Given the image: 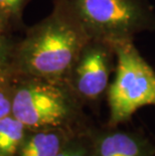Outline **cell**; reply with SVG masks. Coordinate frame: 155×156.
Returning <instances> with one entry per match:
<instances>
[{"label": "cell", "mask_w": 155, "mask_h": 156, "mask_svg": "<svg viewBox=\"0 0 155 156\" xmlns=\"http://www.w3.org/2000/svg\"><path fill=\"white\" fill-rule=\"evenodd\" d=\"M89 35L62 0H54L51 12L26 28L12 51L13 76L67 82Z\"/></svg>", "instance_id": "obj_1"}, {"label": "cell", "mask_w": 155, "mask_h": 156, "mask_svg": "<svg viewBox=\"0 0 155 156\" xmlns=\"http://www.w3.org/2000/svg\"><path fill=\"white\" fill-rule=\"evenodd\" d=\"M81 106L80 99L65 81L27 76L13 78L12 115L29 130L72 129L81 118Z\"/></svg>", "instance_id": "obj_2"}, {"label": "cell", "mask_w": 155, "mask_h": 156, "mask_svg": "<svg viewBox=\"0 0 155 156\" xmlns=\"http://www.w3.org/2000/svg\"><path fill=\"white\" fill-rule=\"evenodd\" d=\"M90 38L114 44L155 29L147 0H62Z\"/></svg>", "instance_id": "obj_3"}, {"label": "cell", "mask_w": 155, "mask_h": 156, "mask_svg": "<svg viewBox=\"0 0 155 156\" xmlns=\"http://www.w3.org/2000/svg\"><path fill=\"white\" fill-rule=\"evenodd\" d=\"M116 66L107 92L111 127L128 121L138 109L155 106V71L133 41L114 44Z\"/></svg>", "instance_id": "obj_4"}, {"label": "cell", "mask_w": 155, "mask_h": 156, "mask_svg": "<svg viewBox=\"0 0 155 156\" xmlns=\"http://www.w3.org/2000/svg\"><path fill=\"white\" fill-rule=\"evenodd\" d=\"M115 66L114 45L90 38L72 66L67 83L82 103L98 101L107 94Z\"/></svg>", "instance_id": "obj_5"}, {"label": "cell", "mask_w": 155, "mask_h": 156, "mask_svg": "<svg viewBox=\"0 0 155 156\" xmlns=\"http://www.w3.org/2000/svg\"><path fill=\"white\" fill-rule=\"evenodd\" d=\"M153 149L140 136L107 130L94 136L92 156H152Z\"/></svg>", "instance_id": "obj_6"}, {"label": "cell", "mask_w": 155, "mask_h": 156, "mask_svg": "<svg viewBox=\"0 0 155 156\" xmlns=\"http://www.w3.org/2000/svg\"><path fill=\"white\" fill-rule=\"evenodd\" d=\"M74 136V130L68 128L29 130L18 156H55L70 143Z\"/></svg>", "instance_id": "obj_7"}, {"label": "cell", "mask_w": 155, "mask_h": 156, "mask_svg": "<svg viewBox=\"0 0 155 156\" xmlns=\"http://www.w3.org/2000/svg\"><path fill=\"white\" fill-rule=\"evenodd\" d=\"M29 131L12 114L0 119V156H16Z\"/></svg>", "instance_id": "obj_8"}, {"label": "cell", "mask_w": 155, "mask_h": 156, "mask_svg": "<svg viewBox=\"0 0 155 156\" xmlns=\"http://www.w3.org/2000/svg\"><path fill=\"white\" fill-rule=\"evenodd\" d=\"M31 0H0V12L5 15L16 30L24 29L22 17L25 7Z\"/></svg>", "instance_id": "obj_9"}, {"label": "cell", "mask_w": 155, "mask_h": 156, "mask_svg": "<svg viewBox=\"0 0 155 156\" xmlns=\"http://www.w3.org/2000/svg\"><path fill=\"white\" fill-rule=\"evenodd\" d=\"M16 39L13 37L0 41V80L10 79L12 74V51Z\"/></svg>", "instance_id": "obj_10"}, {"label": "cell", "mask_w": 155, "mask_h": 156, "mask_svg": "<svg viewBox=\"0 0 155 156\" xmlns=\"http://www.w3.org/2000/svg\"><path fill=\"white\" fill-rule=\"evenodd\" d=\"M13 78L0 80V119L12 114Z\"/></svg>", "instance_id": "obj_11"}, {"label": "cell", "mask_w": 155, "mask_h": 156, "mask_svg": "<svg viewBox=\"0 0 155 156\" xmlns=\"http://www.w3.org/2000/svg\"><path fill=\"white\" fill-rule=\"evenodd\" d=\"M16 31L15 27L10 20L0 12V41L13 37V32Z\"/></svg>", "instance_id": "obj_12"}, {"label": "cell", "mask_w": 155, "mask_h": 156, "mask_svg": "<svg viewBox=\"0 0 155 156\" xmlns=\"http://www.w3.org/2000/svg\"><path fill=\"white\" fill-rule=\"evenodd\" d=\"M90 152L91 151H89V149L86 147L84 142L78 140L74 137L71 152L68 156H92V153H90Z\"/></svg>", "instance_id": "obj_13"}]
</instances>
